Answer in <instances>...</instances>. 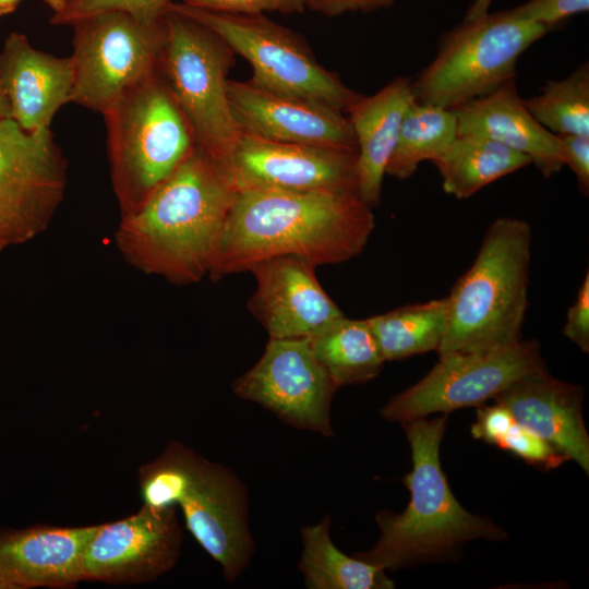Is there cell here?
<instances>
[{
    "label": "cell",
    "instance_id": "obj_36",
    "mask_svg": "<svg viewBox=\"0 0 589 589\" xmlns=\"http://www.w3.org/2000/svg\"><path fill=\"white\" fill-rule=\"evenodd\" d=\"M305 10L327 17L345 13H373L394 5L395 0H303Z\"/></svg>",
    "mask_w": 589,
    "mask_h": 589
},
{
    "label": "cell",
    "instance_id": "obj_38",
    "mask_svg": "<svg viewBox=\"0 0 589 589\" xmlns=\"http://www.w3.org/2000/svg\"><path fill=\"white\" fill-rule=\"evenodd\" d=\"M11 118V108L0 72V119Z\"/></svg>",
    "mask_w": 589,
    "mask_h": 589
},
{
    "label": "cell",
    "instance_id": "obj_40",
    "mask_svg": "<svg viewBox=\"0 0 589 589\" xmlns=\"http://www.w3.org/2000/svg\"><path fill=\"white\" fill-rule=\"evenodd\" d=\"M73 0H41L44 4H46L52 13H56L60 10H62L65 5H68Z\"/></svg>",
    "mask_w": 589,
    "mask_h": 589
},
{
    "label": "cell",
    "instance_id": "obj_29",
    "mask_svg": "<svg viewBox=\"0 0 589 589\" xmlns=\"http://www.w3.org/2000/svg\"><path fill=\"white\" fill-rule=\"evenodd\" d=\"M175 0H73L52 13V25H71L74 21L103 11H120L145 24L160 22Z\"/></svg>",
    "mask_w": 589,
    "mask_h": 589
},
{
    "label": "cell",
    "instance_id": "obj_15",
    "mask_svg": "<svg viewBox=\"0 0 589 589\" xmlns=\"http://www.w3.org/2000/svg\"><path fill=\"white\" fill-rule=\"evenodd\" d=\"M182 531L176 507L141 509L123 519L97 525L83 556V580L143 584L178 562Z\"/></svg>",
    "mask_w": 589,
    "mask_h": 589
},
{
    "label": "cell",
    "instance_id": "obj_28",
    "mask_svg": "<svg viewBox=\"0 0 589 589\" xmlns=\"http://www.w3.org/2000/svg\"><path fill=\"white\" fill-rule=\"evenodd\" d=\"M531 116L556 135L589 136V65L563 80L548 81L542 92L522 99Z\"/></svg>",
    "mask_w": 589,
    "mask_h": 589
},
{
    "label": "cell",
    "instance_id": "obj_25",
    "mask_svg": "<svg viewBox=\"0 0 589 589\" xmlns=\"http://www.w3.org/2000/svg\"><path fill=\"white\" fill-rule=\"evenodd\" d=\"M433 164L441 173L443 190L462 200L493 181L530 165L531 160L490 139L458 134Z\"/></svg>",
    "mask_w": 589,
    "mask_h": 589
},
{
    "label": "cell",
    "instance_id": "obj_4",
    "mask_svg": "<svg viewBox=\"0 0 589 589\" xmlns=\"http://www.w3.org/2000/svg\"><path fill=\"white\" fill-rule=\"evenodd\" d=\"M145 505L180 506L187 529L216 561L229 582L249 567L256 546L249 524L248 491L229 468L171 441L139 470Z\"/></svg>",
    "mask_w": 589,
    "mask_h": 589
},
{
    "label": "cell",
    "instance_id": "obj_34",
    "mask_svg": "<svg viewBox=\"0 0 589 589\" xmlns=\"http://www.w3.org/2000/svg\"><path fill=\"white\" fill-rule=\"evenodd\" d=\"M563 334L584 352H589V272L587 271L574 303L569 306Z\"/></svg>",
    "mask_w": 589,
    "mask_h": 589
},
{
    "label": "cell",
    "instance_id": "obj_10",
    "mask_svg": "<svg viewBox=\"0 0 589 589\" xmlns=\"http://www.w3.org/2000/svg\"><path fill=\"white\" fill-rule=\"evenodd\" d=\"M71 101L104 115L136 83L157 70L164 19L145 24L120 11L74 21Z\"/></svg>",
    "mask_w": 589,
    "mask_h": 589
},
{
    "label": "cell",
    "instance_id": "obj_37",
    "mask_svg": "<svg viewBox=\"0 0 589 589\" xmlns=\"http://www.w3.org/2000/svg\"><path fill=\"white\" fill-rule=\"evenodd\" d=\"M494 0H473L469 5L464 20H473L489 13Z\"/></svg>",
    "mask_w": 589,
    "mask_h": 589
},
{
    "label": "cell",
    "instance_id": "obj_17",
    "mask_svg": "<svg viewBox=\"0 0 589 589\" xmlns=\"http://www.w3.org/2000/svg\"><path fill=\"white\" fill-rule=\"evenodd\" d=\"M231 113L242 133L318 147L357 149L345 112L323 104L283 96L251 81H228Z\"/></svg>",
    "mask_w": 589,
    "mask_h": 589
},
{
    "label": "cell",
    "instance_id": "obj_33",
    "mask_svg": "<svg viewBox=\"0 0 589 589\" xmlns=\"http://www.w3.org/2000/svg\"><path fill=\"white\" fill-rule=\"evenodd\" d=\"M515 422L509 410L501 404L481 405L478 406L477 420L470 432L474 438L498 446Z\"/></svg>",
    "mask_w": 589,
    "mask_h": 589
},
{
    "label": "cell",
    "instance_id": "obj_27",
    "mask_svg": "<svg viewBox=\"0 0 589 589\" xmlns=\"http://www.w3.org/2000/svg\"><path fill=\"white\" fill-rule=\"evenodd\" d=\"M457 135L453 109L414 100L404 117L386 175L399 180L410 178L421 163L437 160Z\"/></svg>",
    "mask_w": 589,
    "mask_h": 589
},
{
    "label": "cell",
    "instance_id": "obj_8",
    "mask_svg": "<svg viewBox=\"0 0 589 589\" xmlns=\"http://www.w3.org/2000/svg\"><path fill=\"white\" fill-rule=\"evenodd\" d=\"M165 41L157 72L183 113L197 146L212 158L226 153L240 136L227 85L235 52L212 29L167 9Z\"/></svg>",
    "mask_w": 589,
    "mask_h": 589
},
{
    "label": "cell",
    "instance_id": "obj_16",
    "mask_svg": "<svg viewBox=\"0 0 589 589\" xmlns=\"http://www.w3.org/2000/svg\"><path fill=\"white\" fill-rule=\"evenodd\" d=\"M315 265L297 256L255 263L256 288L248 301L251 314L269 338H309L344 316L315 275Z\"/></svg>",
    "mask_w": 589,
    "mask_h": 589
},
{
    "label": "cell",
    "instance_id": "obj_31",
    "mask_svg": "<svg viewBox=\"0 0 589 589\" xmlns=\"http://www.w3.org/2000/svg\"><path fill=\"white\" fill-rule=\"evenodd\" d=\"M516 16L557 29L570 16L587 13L589 0H529L510 10Z\"/></svg>",
    "mask_w": 589,
    "mask_h": 589
},
{
    "label": "cell",
    "instance_id": "obj_7",
    "mask_svg": "<svg viewBox=\"0 0 589 589\" xmlns=\"http://www.w3.org/2000/svg\"><path fill=\"white\" fill-rule=\"evenodd\" d=\"M551 31L510 10L462 20L412 81L416 101L454 109L495 91L515 80L520 55Z\"/></svg>",
    "mask_w": 589,
    "mask_h": 589
},
{
    "label": "cell",
    "instance_id": "obj_6",
    "mask_svg": "<svg viewBox=\"0 0 589 589\" xmlns=\"http://www.w3.org/2000/svg\"><path fill=\"white\" fill-rule=\"evenodd\" d=\"M110 176L121 216L139 209L196 143L157 70L104 115Z\"/></svg>",
    "mask_w": 589,
    "mask_h": 589
},
{
    "label": "cell",
    "instance_id": "obj_18",
    "mask_svg": "<svg viewBox=\"0 0 589 589\" xmlns=\"http://www.w3.org/2000/svg\"><path fill=\"white\" fill-rule=\"evenodd\" d=\"M581 386L553 377L549 371L524 377L493 400L515 421L532 431L589 473V435L582 418Z\"/></svg>",
    "mask_w": 589,
    "mask_h": 589
},
{
    "label": "cell",
    "instance_id": "obj_39",
    "mask_svg": "<svg viewBox=\"0 0 589 589\" xmlns=\"http://www.w3.org/2000/svg\"><path fill=\"white\" fill-rule=\"evenodd\" d=\"M22 0H0V16L15 11Z\"/></svg>",
    "mask_w": 589,
    "mask_h": 589
},
{
    "label": "cell",
    "instance_id": "obj_26",
    "mask_svg": "<svg viewBox=\"0 0 589 589\" xmlns=\"http://www.w3.org/2000/svg\"><path fill=\"white\" fill-rule=\"evenodd\" d=\"M366 320L385 361L437 351L447 324L446 299L404 305Z\"/></svg>",
    "mask_w": 589,
    "mask_h": 589
},
{
    "label": "cell",
    "instance_id": "obj_19",
    "mask_svg": "<svg viewBox=\"0 0 589 589\" xmlns=\"http://www.w3.org/2000/svg\"><path fill=\"white\" fill-rule=\"evenodd\" d=\"M97 525L35 526L0 533L4 589L68 588L83 580V556Z\"/></svg>",
    "mask_w": 589,
    "mask_h": 589
},
{
    "label": "cell",
    "instance_id": "obj_1",
    "mask_svg": "<svg viewBox=\"0 0 589 589\" xmlns=\"http://www.w3.org/2000/svg\"><path fill=\"white\" fill-rule=\"evenodd\" d=\"M375 217L354 191H245L237 193L209 272L214 279L249 272L257 262L297 256L315 266L362 252Z\"/></svg>",
    "mask_w": 589,
    "mask_h": 589
},
{
    "label": "cell",
    "instance_id": "obj_24",
    "mask_svg": "<svg viewBox=\"0 0 589 589\" xmlns=\"http://www.w3.org/2000/svg\"><path fill=\"white\" fill-rule=\"evenodd\" d=\"M308 339L338 388L373 380L386 362L366 318L351 320L344 315Z\"/></svg>",
    "mask_w": 589,
    "mask_h": 589
},
{
    "label": "cell",
    "instance_id": "obj_23",
    "mask_svg": "<svg viewBox=\"0 0 589 589\" xmlns=\"http://www.w3.org/2000/svg\"><path fill=\"white\" fill-rule=\"evenodd\" d=\"M302 552L298 564L310 589H392L386 570L336 548L330 538V517L301 529Z\"/></svg>",
    "mask_w": 589,
    "mask_h": 589
},
{
    "label": "cell",
    "instance_id": "obj_5",
    "mask_svg": "<svg viewBox=\"0 0 589 589\" xmlns=\"http://www.w3.org/2000/svg\"><path fill=\"white\" fill-rule=\"evenodd\" d=\"M532 231L516 217L492 221L469 269L445 298L447 324L438 357L485 351L521 339L528 308Z\"/></svg>",
    "mask_w": 589,
    "mask_h": 589
},
{
    "label": "cell",
    "instance_id": "obj_9",
    "mask_svg": "<svg viewBox=\"0 0 589 589\" xmlns=\"http://www.w3.org/2000/svg\"><path fill=\"white\" fill-rule=\"evenodd\" d=\"M168 8L202 23L247 59L253 69L251 82L263 89L342 112L361 96L318 63L300 35L264 14L213 12L176 1Z\"/></svg>",
    "mask_w": 589,
    "mask_h": 589
},
{
    "label": "cell",
    "instance_id": "obj_12",
    "mask_svg": "<svg viewBox=\"0 0 589 589\" xmlns=\"http://www.w3.org/2000/svg\"><path fill=\"white\" fill-rule=\"evenodd\" d=\"M67 187V160L50 128L25 131L0 119V251L49 225Z\"/></svg>",
    "mask_w": 589,
    "mask_h": 589
},
{
    "label": "cell",
    "instance_id": "obj_2",
    "mask_svg": "<svg viewBox=\"0 0 589 589\" xmlns=\"http://www.w3.org/2000/svg\"><path fill=\"white\" fill-rule=\"evenodd\" d=\"M237 192L213 158L195 145L190 155L125 216L115 233L123 259L176 285L209 275Z\"/></svg>",
    "mask_w": 589,
    "mask_h": 589
},
{
    "label": "cell",
    "instance_id": "obj_41",
    "mask_svg": "<svg viewBox=\"0 0 589 589\" xmlns=\"http://www.w3.org/2000/svg\"><path fill=\"white\" fill-rule=\"evenodd\" d=\"M0 589H4L3 586L0 584Z\"/></svg>",
    "mask_w": 589,
    "mask_h": 589
},
{
    "label": "cell",
    "instance_id": "obj_11",
    "mask_svg": "<svg viewBox=\"0 0 589 589\" xmlns=\"http://www.w3.org/2000/svg\"><path fill=\"white\" fill-rule=\"evenodd\" d=\"M548 371L536 339L485 351L452 352L416 384L395 395L381 409L388 421L405 422L433 413L481 406L517 381Z\"/></svg>",
    "mask_w": 589,
    "mask_h": 589
},
{
    "label": "cell",
    "instance_id": "obj_22",
    "mask_svg": "<svg viewBox=\"0 0 589 589\" xmlns=\"http://www.w3.org/2000/svg\"><path fill=\"white\" fill-rule=\"evenodd\" d=\"M414 100L412 81L397 76L375 94L361 95L346 112L357 143V193L372 208L381 202L386 168Z\"/></svg>",
    "mask_w": 589,
    "mask_h": 589
},
{
    "label": "cell",
    "instance_id": "obj_20",
    "mask_svg": "<svg viewBox=\"0 0 589 589\" xmlns=\"http://www.w3.org/2000/svg\"><path fill=\"white\" fill-rule=\"evenodd\" d=\"M0 72L11 119L25 131L49 128L56 112L71 101V57L38 50L23 33L12 32L5 38Z\"/></svg>",
    "mask_w": 589,
    "mask_h": 589
},
{
    "label": "cell",
    "instance_id": "obj_35",
    "mask_svg": "<svg viewBox=\"0 0 589 589\" xmlns=\"http://www.w3.org/2000/svg\"><path fill=\"white\" fill-rule=\"evenodd\" d=\"M563 153L564 166L575 175L582 195L589 194V136L557 135Z\"/></svg>",
    "mask_w": 589,
    "mask_h": 589
},
{
    "label": "cell",
    "instance_id": "obj_13",
    "mask_svg": "<svg viewBox=\"0 0 589 589\" xmlns=\"http://www.w3.org/2000/svg\"><path fill=\"white\" fill-rule=\"evenodd\" d=\"M337 389L308 338H269L259 361L232 384L238 397L293 428L327 437L333 436L330 409Z\"/></svg>",
    "mask_w": 589,
    "mask_h": 589
},
{
    "label": "cell",
    "instance_id": "obj_32",
    "mask_svg": "<svg viewBox=\"0 0 589 589\" xmlns=\"http://www.w3.org/2000/svg\"><path fill=\"white\" fill-rule=\"evenodd\" d=\"M180 2L202 10L229 14L254 15L264 12L292 14L305 10L303 0H181Z\"/></svg>",
    "mask_w": 589,
    "mask_h": 589
},
{
    "label": "cell",
    "instance_id": "obj_3",
    "mask_svg": "<svg viewBox=\"0 0 589 589\" xmlns=\"http://www.w3.org/2000/svg\"><path fill=\"white\" fill-rule=\"evenodd\" d=\"M447 413L401 422L412 468L402 479L410 492L404 512L376 514L380 538L354 556L385 570L444 558L477 539L504 541L507 532L490 518L469 513L453 494L440 459Z\"/></svg>",
    "mask_w": 589,
    "mask_h": 589
},
{
    "label": "cell",
    "instance_id": "obj_30",
    "mask_svg": "<svg viewBox=\"0 0 589 589\" xmlns=\"http://www.w3.org/2000/svg\"><path fill=\"white\" fill-rule=\"evenodd\" d=\"M497 447L521 458L529 465L544 470L555 469L569 460L545 440L517 422L510 428Z\"/></svg>",
    "mask_w": 589,
    "mask_h": 589
},
{
    "label": "cell",
    "instance_id": "obj_14",
    "mask_svg": "<svg viewBox=\"0 0 589 589\" xmlns=\"http://www.w3.org/2000/svg\"><path fill=\"white\" fill-rule=\"evenodd\" d=\"M213 160L237 193L357 192V149L277 142L241 132L231 147Z\"/></svg>",
    "mask_w": 589,
    "mask_h": 589
},
{
    "label": "cell",
    "instance_id": "obj_21",
    "mask_svg": "<svg viewBox=\"0 0 589 589\" xmlns=\"http://www.w3.org/2000/svg\"><path fill=\"white\" fill-rule=\"evenodd\" d=\"M453 110L458 134L483 136L524 154L545 178L563 169L557 135L542 127L527 110L515 80Z\"/></svg>",
    "mask_w": 589,
    "mask_h": 589
}]
</instances>
